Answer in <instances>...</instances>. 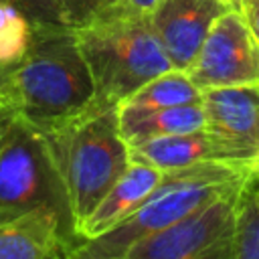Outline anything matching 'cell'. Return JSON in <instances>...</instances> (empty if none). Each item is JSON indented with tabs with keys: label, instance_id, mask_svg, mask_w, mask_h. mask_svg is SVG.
I'll list each match as a JSON object with an SVG mask.
<instances>
[{
	"label": "cell",
	"instance_id": "cell-1",
	"mask_svg": "<svg viewBox=\"0 0 259 259\" xmlns=\"http://www.w3.org/2000/svg\"><path fill=\"white\" fill-rule=\"evenodd\" d=\"M0 87L14 111L40 132L81 115L95 99L77 32L65 24L32 26L26 55L0 69Z\"/></svg>",
	"mask_w": 259,
	"mask_h": 259
},
{
	"label": "cell",
	"instance_id": "cell-22",
	"mask_svg": "<svg viewBox=\"0 0 259 259\" xmlns=\"http://www.w3.org/2000/svg\"><path fill=\"white\" fill-rule=\"evenodd\" d=\"M219 2H225L227 6H231V8H235V10H239V0H219Z\"/></svg>",
	"mask_w": 259,
	"mask_h": 259
},
{
	"label": "cell",
	"instance_id": "cell-8",
	"mask_svg": "<svg viewBox=\"0 0 259 259\" xmlns=\"http://www.w3.org/2000/svg\"><path fill=\"white\" fill-rule=\"evenodd\" d=\"M204 130L229 162H259V87L237 85L202 91Z\"/></svg>",
	"mask_w": 259,
	"mask_h": 259
},
{
	"label": "cell",
	"instance_id": "cell-12",
	"mask_svg": "<svg viewBox=\"0 0 259 259\" xmlns=\"http://www.w3.org/2000/svg\"><path fill=\"white\" fill-rule=\"evenodd\" d=\"M130 160L150 164L162 172L192 166L202 160L229 162L214 138L202 127L188 134H172L130 146ZM237 164V162H235Z\"/></svg>",
	"mask_w": 259,
	"mask_h": 259
},
{
	"label": "cell",
	"instance_id": "cell-7",
	"mask_svg": "<svg viewBox=\"0 0 259 259\" xmlns=\"http://www.w3.org/2000/svg\"><path fill=\"white\" fill-rule=\"evenodd\" d=\"M186 75L200 91L257 85L259 42L239 10L231 8L214 20Z\"/></svg>",
	"mask_w": 259,
	"mask_h": 259
},
{
	"label": "cell",
	"instance_id": "cell-23",
	"mask_svg": "<svg viewBox=\"0 0 259 259\" xmlns=\"http://www.w3.org/2000/svg\"><path fill=\"white\" fill-rule=\"evenodd\" d=\"M0 69H2V67H0ZM0 103H6V105H10V101L6 99V95H4V91H2V87H0ZM10 107H12V105H10ZM12 109H14V107H12Z\"/></svg>",
	"mask_w": 259,
	"mask_h": 259
},
{
	"label": "cell",
	"instance_id": "cell-18",
	"mask_svg": "<svg viewBox=\"0 0 259 259\" xmlns=\"http://www.w3.org/2000/svg\"><path fill=\"white\" fill-rule=\"evenodd\" d=\"M0 2L16 6L20 12H24V16L30 20L32 26H36V24H65L59 0H0Z\"/></svg>",
	"mask_w": 259,
	"mask_h": 259
},
{
	"label": "cell",
	"instance_id": "cell-10",
	"mask_svg": "<svg viewBox=\"0 0 259 259\" xmlns=\"http://www.w3.org/2000/svg\"><path fill=\"white\" fill-rule=\"evenodd\" d=\"M77 243L73 227L51 208L0 219V259H65Z\"/></svg>",
	"mask_w": 259,
	"mask_h": 259
},
{
	"label": "cell",
	"instance_id": "cell-5",
	"mask_svg": "<svg viewBox=\"0 0 259 259\" xmlns=\"http://www.w3.org/2000/svg\"><path fill=\"white\" fill-rule=\"evenodd\" d=\"M34 208H51L73 227L65 184L47 136L16 115L0 146V219Z\"/></svg>",
	"mask_w": 259,
	"mask_h": 259
},
{
	"label": "cell",
	"instance_id": "cell-17",
	"mask_svg": "<svg viewBox=\"0 0 259 259\" xmlns=\"http://www.w3.org/2000/svg\"><path fill=\"white\" fill-rule=\"evenodd\" d=\"M121 0H59L63 20L71 28H81L115 8Z\"/></svg>",
	"mask_w": 259,
	"mask_h": 259
},
{
	"label": "cell",
	"instance_id": "cell-26",
	"mask_svg": "<svg viewBox=\"0 0 259 259\" xmlns=\"http://www.w3.org/2000/svg\"><path fill=\"white\" fill-rule=\"evenodd\" d=\"M109 259H127V257H123V255H117V257H109Z\"/></svg>",
	"mask_w": 259,
	"mask_h": 259
},
{
	"label": "cell",
	"instance_id": "cell-15",
	"mask_svg": "<svg viewBox=\"0 0 259 259\" xmlns=\"http://www.w3.org/2000/svg\"><path fill=\"white\" fill-rule=\"evenodd\" d=\"M235 259H259V196L255 172L245 180L237 202Z\"/></svg>",
	"mask_w": 259,
	"mask_h": 259
},
{
	"label": "cell",
	"instance_id": "cell-6",
	"mask_svg": "<svg viewBox=\"0 0 259 259\" xmlns=\"http://www.w3.org/2000/svg\"><path fill=\"white\" fill-rule=\"evenodd\" d=\"M243 184L219 194L168 229L134 243L123 251V257L235 259V219Z\"/></svg>",
	"mask_w": 259,
	"mask_h": 259
},
{
	"label": "cell",
	"instance_id": "cell-20",
	"mask_svg": "<svg viewBox=\"0 0 259 259\" xmlns=\"http://www.w3.org/2000/svg\"><path fill=\"white\" fill-rule=\"evenodd\" d=\"M160 4V0H121L119 6L132 12H140V14H150L156 6Z\"/></svg>",
	"mask_w": 259,
	"mask_h": 259
},
{
	"label": "cell",
	"instance_id": "cell-2",
	"mask_svg": "<svg viewBox=\"0 0 259 259\" xmlns=\"http://www.w3.org/2000/svg\"><path fill=\"white\" fill-rule=\"evenodd\" d=\"M255 166L202 160L186 168L164 172L162 182L121 223L107 233L79 241L65 259H109L123 255L134 243L182 221L219 194L243 184Z\"/></svg>",
	"mask_w": 259,
	"mask_h": 259
},
{
	"label": "cell",
	"instance_id": "cell-19",
	"mask_svg": "<svg viewBox=\"0 0 259 259\" xmlns=\"http://www.w3.org/2000/svg\"><path fill=\"white\" fill-rule=\"evenodd\" d=\"M239 12L259 42V0H239Z\"/></svg>",
	"mask_w": 259,
	"mask_h": 259
},
{
	"label": "cell",
	"instance_id": "cell-27",
	"mask_svg": "<svg viewBox=\"0 0 259 259\" xmlns=\"http://www.w3.org/2000/svg\"><path fill=\"white\" fill-rule=\"evenodd\" d=\"M257 87H259V81H257Z\"/></svg>",
	"mask_w": 259,
	"mask_h": 259
},
{
	"label": "cell",
	"instance_id": "cell-16",
	"mask_svg": "<svg viewBox=\"0 0 259 259\" xmlns=\"http://www.w3.org/2000/svg\"><path fill=\"white\" fill-rule=\"evenodd\" d=\"M32 40V24L16 6L0 2V67L18 63Z\"/></svg>",
	"mask_w": 259,
	"mask_h": 259
},
{
	"label": "cell",
	"instance_id": "cell-9",
	"mask_svg": "<svg viewBox=\"0 0 259 259\" xmlns=\"http://www.w3.org/2000/svg\"><path fill=\"white\" fill-rule=\"evenodd\" d=\"M227 10L231 6L219 0H160L150 22L172 69L186 71L192 65L210 26Z\"/></svg>",
	"mask_w": 259,
	"mask_h": 259
},
{
	"label": "cell",
	"instance_id": "cell-25",
	"mask_svg": "<svg viewBox=\"0 0 259 259\" xmlns=\"http://www.w3.org/2000/svg\"><path fill=\"white\" fill-rule=\"evenodd\" d=\"M255 186H257V196H259V180H257V176H255Z\"/></svg>",
	"mask_w": 259,
	"mask_h": 259
},
{
	"label": "cell",
	"instance_id": "cell-24",
	"mask_svg": "<svg viewBox=\"0 0 259 259\" xmlns=\"http://www.w3.org/2000/svg\"><path fill=\"white\" fill-rule=\"evenodd\" d=\"M255 176H257V180H259V162H257V166H255Z\"/></svg>",
	"mask_w": 259,
	"mask_h": 259
},
{
	"label": "cell",
	"instance_id": "cell-3",
	"mask_svg": "<svg viewBox=\"0 0 259 259\" xmlns=\"http://www.w3.org/2000/svg\"><path fill=\"white\" fill-rule=\"evenodd\" d=\"M95 85V109L121 105L150 79L172 69L150 14L119 4L81 28H73Z\"/></svg>",
	"mask_w": 259,
	"mask_h": 259
},
{
	"label": "cell",
	"instance_id": "cell-14",
	"mask_svg": "<svg viewBox=\"0 0 259 259\" xmlns=\"http://www.w3.org/2000/svg\"><path fill=\"white\" fill-rule=\"evenodd\" d=\"M184 103H202V91L192 83L186 71L170 69L150 79L117 107L160 109V107H174Z\"/></svg>",
	"mask_w": 259,
	"mask_h": 259
},
{
	"label": "cell",
	"instance_id": "cell-11",
	"mask_svg": "<svg viewBox=\"0 0 259 259\" xmlns=\"http://www.w3.org/2000/svg\"><path fill=\"white\" fill-rule=\"evenodd\" d=\"M162 170L150 164L130 162L125 172L117 178V182L109 188V192L101 198L93 212L83 221V225L77 231V239H95L113 229L150 196V192L162 182Z\"/></svg>",
	"mask_w": 259,
	"mask_h": 259
},
{
	"label": "cell",
	"instance_id": "cell-4",
	"mask_svg": "<svg viewBox=\"0 0 259 259\" xmlns=\"http://www.w3.org/2000/svg\"><path fill=\"white\" fill-rule=\"evenodd\" d=\"M65 184L75 235L130 166V146L119 134L117 107H89L81 115L42 132Z\"/></svg>",
	"mask_w": 259,
	"mask_h": 259
},
{
	"label": "cell",
	"instance_id": "cell-21",
	"mask_svg": "<svg viewBox=\"0 0 259 259\" xmlns=\"http://www.w3.org/2000/svg\"><path fill=\"white\" fill-rule=\"evenodd\" d=\"M16 111L10 107V105H6V103H0V146H2V140H4V136H6V132H8V127L12 125V121L16 119Z\"/></svg>",
	"mask_w": 259,
	"mask_h": 259
},
{
	"label": "cell",
	"instance_id": "cell-13",
	"mask_svg": "<svg viewBox=\"0 0 259 259\" xmlns=\"http://www.w3.org/2000/svg\"><path fill=\"white\" fill-rule=\"evenodd\" d=\"M119 134L127 146L142 144L152 138L188 134L204 127L202 103H184L160 109H132L117 107Z\"/></svg>",
	"mask_w": 259,
	"mask_h": 259
}]
</instances>
